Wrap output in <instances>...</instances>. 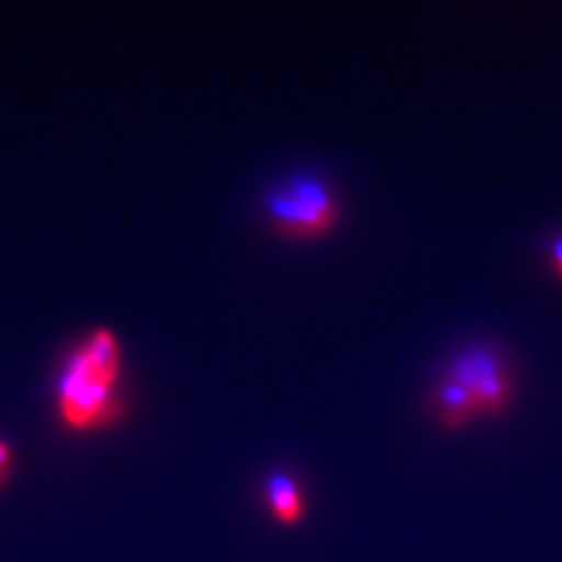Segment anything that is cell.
Masks as SVG:
<instances>
[{
    "label": "cell",
    "instance_id": "obj_3",
    "mask_svg": "<svg viewBox=\"0 0 562 562\" xmlns=\"http://www.w3.org/2000/svg\"><path fill=\"white\" fill-rule=\"evenodd\" d=\"M446 378L462 383L475 396L480 413L485 415L503 413L510 402V380L498 352L492 348L477 346L462 350L450 362Z\"/></svg>",
    "mask_w": 562,
    "mask_h": 562
},
{
    "label": "cell",
    "instance_id": "obj_5",
    "mask_svg": "<svg viewBox=\"0 0 562 562\" xmlns=\"http://www.w3.org/2000/svg\"><path fill=\"white\" fill-rule=\"evenodd\" d=\"M267 498H269V508L276 521L292 527L302 521L304 515V496H302L301 485L294 482L285 473H273L267 480Z\"/></svg>",
    "mask_w": 562,
    "mask_h": 562
},
{
    "label": "cell",
    "instance_id": "obj_1",
    "mask_svg": "<svg viewBox=\"0 0 562 562\" xmlns=\"http://www.w3.org/2000/svg\"><path fill=\"white\" fill-rule=\"evenodd\" d=\"M121 348L113 331L97 329L65 362L59 380L60 417L71 429H94L115 413Z\"/></svg>",
    "mask_w": 562,
    "mask_h": 562
},
{
    "label": "cell",
    "instance_id": "obj_4",
    "mask_svg": "<svg viewBox=\"0 0 562 562\" xmlns=\"http://www.w3.org/2000/svg\"><path fill=\"white\" fill-rule=\"evenodd\" d=\"M434 408L440 417V422L448 427H459L469 422L471 417L480 415V406L475 396L462 385L450 378H446L434 390Z\"/></svg>",
    "mask_w": 562,
    "mask_h": 562
},
{
    "label": "cell",
    "instance_id": "obj_6",
    "mask_svg": "<svg viewBox=\"0 0 562 562\" xmlns=\"http://www.w3.org/2000/svg\"><path fill=\"white\" fill-rule=\"evenodd\" d=\"M11 464V448L0 440V483L4 480Z\"/></svg>",
    "mask_w": 562,
    "mask_h": 562
},
{
    "label": "cell",
    "instance_id": "obj_7",
    "mask_svg": "<svg viewBox=\"0 0 562 562\" xmlns=\"http://www.w3.org/2000/svg\"><path fill=\"white\" fill-rule=\"evenodd\" d=\"M552 262L557 273L562 276V234L557 236V240L552 241Z\"/></svg>",
    "mask_w": 562,
    "mask_h": 562
},
{
    "label": "cell",
    "instance_id": "obj_2",
    "mask_svg": "<svg viewBox=\"0 0 562 562\" xmlns=\"http://www.w3.org/2000/svg\"><path fill=\"white\" fill-rule=\"evenodd\" d=\"M267 215L283 236L311 238L322 236L338 222V202L325 181L301 176L269 196Z\"/></svg>",
    "mask_w": 562,
    "mask_h": 562
}]
</instances>
